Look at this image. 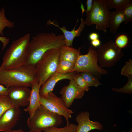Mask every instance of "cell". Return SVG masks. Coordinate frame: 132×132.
I'll use <instances>...</instances> for the list:
<instances>
[{
  "mask_svg": "<svg viewBox=\"0 0 132 132\" xmlns=\"http://www.w3.org/2000/svg\"><path fill=\"white\" fill-rule=\"evenodd\" d=\"M63 34L56 35L52 32H41L33 36L29 43L27 58L24 65L35 67L43 55L51 49L65 45Z\"/></svg>",
  "mask_w": 132,
  "mask_h": 132,
  "instance_id": "6da1fadb",
  "label": "cell"
},
{
  "mask_svg": "<svg viewBox=\"0 0 132 132\" xmlns=\"http://www.w3.org/2000/svg\"><path fill=\"white\" fill-rule=\"evenodd\" d=\"M30 37L28 33L12 42L4 54L0 69H11L25 65Z\"/></svg>",
  "mask_w": 132,
  "mask_h": 132,
  "instance_id": "7a4b0ae2",
  "label": "cell"
},
{
  "mask_svg": "<svg viewBox=\"0 0 132 132\" xmlns=\"http://www.w3.org/2000/svg\"><path fill=\"white\" fill-rule=\"evenodd\" d=\"M36 79L35 66L24 65L11 69H0V84L6 88L31 87Z\"/></svg>",
  "mask_w": 132,
  "mask_h": 132,
  "instance_id": "3957f363",
  "label": "cell"
},
{
  "mask_svg": "<svg viewBox=\"0 0 132 132\" xmlns=\"http://www.w3.org/2000/svg\"><path fill=\"white\" fill-rule=\"evenodd\" d=\"M63 122L62 116L50 111L41 104L33 116L28 118L27 125L30 130L43 131L48 128L57 127Z\"/></svg>",
  "mask_w": 132,
  "mask_h": 132,
  "instance_id": "277c9868",
  "label": "cell"
},
{
  "mask_svg": "<svg viewBox=\"0 0 132 132\" xmlns=\"http://www.w3.org/2000/svg\"><path fill=\"white\" fill-rule=\"evenodd\" d=\"M110 12L107 0H93L92 8L86 13L84 23L88 26L95 24L97 30L106 33L109 27Z\"/></svg>",
  "mask_w": 132,
  "mask_h": 132,
  "instance_id": "5b68a950",
  "label": "cell"
},
{
  "mask_svg": "<svg viewBox=\"0 0 132 132\" xmlns=\"http://www.w3.org/2000/svg\"><path fill=\"white\" fill-rule=\"evenodd\" d=\"M59 48H54L46 52L35 66L37 80L41 85L56 72L59 61Z\"/></svg>",
  "mask_w": 132,
  "mask_h": 132,
  "instance_id": "8992f818",
  "label": "cell"
},
{
  "mask_svg": "<svg viewBox=\"0 0 132 132\" xmlns=\"http://www.w3.org/2000/svg\"><path fill=\"white\" fill-rule=\"evenodd\" d=\"M99 66L108 68L114 66L124 55L121 49L111 40L95 50Z\"/></svg>",
  "mask_w": 132,
  "mask_h": 132,
  "instance_id": "52a82bcc",
  "label": "cell"
},
{
  "mask_svg": "<svg viewBox=\"0 0 132 132\" xmlns=\"http://www.w3.org/2000/svg\"><path fill=\"white\" fill-rule=\"evenodd\" d=\"M74 71L77 73L88 72L99 78L101 75L106 74L108 72L98 65L95 48L92 46L89 48L87 54L79 55L75 64Z\"/></svg>",
  "mask_w": 132,
  "mask_h": 132,
  "instance_id": "ba28073f",
  "label": "cell"
},
{
  "mask_svg": "<svg viewBox=\"0 0 132 132\" xmlns=\"http://www.w3.org/2000/svg\"><path fill=\"white\" fill-rule=\"evenodd\" d=\"M40 101L41 104L49 110L64 116L67 125L69 124V119L71 118V114L73 112L66 107L61 98L58 97L51 92L46 97L40 96Z\"/></svg>",
  "mask_w": 132,
  "mask_h": 132,
  "instance_id": "9c48e42d",
  "label": "cell"
},
{
  "mask_svg": "<svg viewBox=\"0 0 132 132\" xmlns=\"http://www.w3.org/2000/svg\"><path fill=\"white\" fill-rule=\"evenodd\" d=\"M31 89L24 86H12L9 88L7 96L13 105L18 107L28 105Z\"/></svg>",
  "mask_w": 132,
  "mask_h": 132,
  "instance_id": "30bf717a",
  "label": "cell"
},
{
  "mask_svg": "<svg viewBox=\"0 0 132 132\" xmlns=\"http://www.w3.org/2000/svg\"><path fill=\"white\" fill-rule=\"evenodd\" d=\"M70 81L69 84L64 86L60 92L61 98L68 108L71 106L75 99L82 98L85 92L79 88L73 79Z\"/></svg>",
  "mask_w": 132,
  "mask_h": 132,
  "instance_id": "8fae6325",
  "label": "cell"
},
{
  "mask_svg": "<svg viewBox=\"0 0 132 132\" xmlns=\"http://www.w3.org/2000/svg\"><path fill=\"white\" fill-rule=\"evenodd\" d=\"M20 114V108L14 106L6 110L0 117V131L11 130L17 123Z\"/></svg>",
  "mask_w": 132,
  "mask_h": 132,
  "instance_id": "7c38bea8",
  "label": "cell"
},
{
  "mask_svg": "<svg viewBox=\"0 0 132 132\" xmlns=\"http://www.w3.org/2000/svg\"><path fill=\"white\" fill-rule=\"evenodd\" d=\"M77 73L74 72L67 73H61L56 72L51 75L41 86L40 90V95L46 97L48 93L52 92L56 83L62 80L73 79Z\"/></svg>",
  "mask_w": 132,
  "mask_h": 132,
  "instance_id": "4fadbf2b",
  "label": "cell"
},
{
  "mask_svg": "<svg viewBox=\"0 0 132 132\" xmlns=\"http://www.w3.org/2000/svg\"><path fill=\"white\" fill-rule=\"evenodd\" d=\"M90 117V113L88 111L82 112L77 115L75 118L78 123L76 132H88L93 130L103 129L102 124L98 121L91 120Z\"/></svg>",
  "mask_w": 132,
  "mask_h": 132,
  "instance_id": "5bb4252c",
  "label": "cell"
},
{
  "mask_svg": "<svg viewBox=\"0 0 132 132\" xmlns=\"http://www.w3.org/2000/svg\"><path fill=\"white\" fill-rule=\"evenodd\" d=\"M78 21V19H77L75 26L71 31L67 30L66 27L65 26L62 27H59L58 25L54 23L53 21L51 20L48 21L47 24L48 25H53L59 28L63 33L65 45L68 46H72L73 41L75 37H79L80 35L85 26V24L83 18V16H82L80 26L77 29L75 30V28Z\"/></svg>",
  "mask_w": 132,
  "mask_h": 132,
  "instance_id": "9a60e30c",
  "label": "cell"
},
{
  "mask_svg": "<svg viewBox=\"0 0 132 132\" xmlns=\"http://www.w3.org/2000/svg\"><path fill=\"white\" fill-rule=\"evenodd\" d=\"M41 86L37 79L32 83L29 103L28 107L24 110L25 111L29 112L30 117L33 116L36 110L41 104L40 90Z\"/></svg>",
  "mask_w": 132,
  "mask_h": 132,
  "instance_id": "2e32d148",
  "label": "cell"
},
{
  "mask_svg": "<svg viewBox=\"0 0 132 132\" xmlns=\"http://www.w3.org/2000/svg\"><path fill=\"white\" fill-rule=\"evenodd\" d=\"M80 48L76 49L71 46L64 45L59 48V60H65L75 64L81 54Z\"/></svg>",
  "mask_w": 132,
  "mask_h": 132,
  "instance_id": "e0dca14e",
  "label": "cell"
},
{
  "mask_svg": "<svg viewBox=\"0 0 132 132\" xmlns=\"http://www.w3.org/2000/svg\"><path fill=\"white\" fill-rule=\"evenodd\" d=\"M124 21L123 11H114L110 13L109 25L110 32L114 34L121 23Z\"/></svg>",
  "mask_w": 132,
  "mask_h": 132,
  "instance_id": "ac0fdd59",
  "label": "cell"
},
{
  "mask_svg": "<svg viewBox=\"0 0 132 132\" xmlns=\"http://www.w3.org/2000/svg\"><path fill=\"white\" fill-rule=\"evenodd\" d=\"M132 1V0H107V3L109 9H115L116 11H123Z\"/></svg>",
  "mask_w": 132,
  "mask_h": 132,
  "instance_id": "d6986e66",
  "label": "cell"
},
{
  "mask_svg": "<svg viewBox=\"0 0 132 132\" xmlns=\"http://www.w3.org/2000/svg\"><path fill=\"white\" fill-rule=\"evenodd\" d=\"M5 9L4 7L1 8L0 10V36H3L4 29L6 27L12 28L14 26V23L9 20L6 17Z\"/></svg>",
  "mask_w": 132,
  "mask_h": 132,
  "instance_id": "ffe728a7",
  "label": "cell"
},
{
  "mask_svg": "<svg viewBox=\"0 0 132 132\" xmlns=\"http://www.w3.org/2000/svg\"><path fill=\"white\" fill-rule=\"evenodd\" d=\"M75 64L65 60H59L56 72L61 73H67L74 71Z\"/></svg>",
  "mask_w": 132,
  "mask_h": 132,
  "instance_id": "44dd1931",
  "label": "cell"
},
{
  "mask_svg": "<svg viewBox=\"0 0 132 132\" xmlns=\"http://www.w3.org/2000/svg\"><path fill=\"white\" fill-rule=\"evenodd\" d=\"M80 74L89 87L93 86L97 87L102 85L97 78L90 73L83 72H80Z\"/></svg>",
  "mask_w": 132,
  "mask_h": 132,
  "instance_id": "7402d4cb",
  "label": "cell"
},
{
  "mask_svg": "<svg viewBox=\"0 0 132 132\" xmlns=\"http://www.w3.org/2000/svg\"><path fill=\"white\" fill-rule=\"evenodd\" d=\"M77 126L74 124L70 123L63 127H51L44 129L43 131L44 132H76Z\"/></svg>",
  "mask_w": 132,
  "mask_h": 132,
  "instance_id": "603a6c76",
  "label": "cell"
},
{
  "mask_svg": "<svg viewBox=\"0 0 132 132\" xmlns=\"http://www.w3.org/2000/svg\"><path fill=\"white\" fill-rule=\"evenodd\" d=\"M13 106L7 95L0 96V117L6 110Z\"/></svg>",
  "mask_w": 132,
  "mask_h": 132,
  "instance_id": "cb8c5ba5",
  "label": "cell"
},
{
  "mask_svg": "<svg viewBox=\"0 0 132 132\" xmlns=\"http://www.w3.org/2000/svg\"><path fill=\"white\" fill-rule=\"evenodd\" d=\"M127 77V82L123 87L120 88H111L112 90L115 92L127 94H132V76Z\"/></svg>",
  "mask_w": 132,
  "mask_h": 132,
  "instance_id": "d4e9b609",
  "label": "cell"
},
{
  "mask_svg": "<svg viewBox=\"0 0 132 132\" xmlns=\"http://www.w3.org/2000/svg\"><path fill=\"white\" fill-rule=\"evenodd\" d=\"M73 80L79 88L84 91H88L90 89L89 87L81 76L80 73H78L75 75Z\"/></svg>",
  "mask_w": 132,
  "mask_h": 132,
  "instance_id": "484cf974",
  "label": "cell"
},
{
  "mask_svg": "<svg viewBox=\"0 0 132 132\" xmlns=\"http://www.w3.org/2000/svg\"><path fill=\"white\" fill-rule=\"evenodd\" d=\"M128 41L127 36L125 34H122L118 36L116 39L115 43L118 47L121 49L127 46Z\"/></svg>",
  "mask_w": 132,
  "mask_h": 132,
  "instance_id": "4316f807",
  "label": "cell"
},
{
  "mask_svg": "<svg viewBox=\"0 0 132 132\" xmlns=\"http://www.w3.org/2000/svg\"><path fill=\"white\" fill-rule=\"evenodd\" d=\"M124 17V23L126 24L132 21V1L123 11Z\"/></svg>",
  "mask_w": 132,
  "mask_h": 132,
  "instance_id": "83f0119b",
  "label": "cell"
},
{
  "mask_svg": "<svg viewBox=\"0 0 132 132\" xmlns=\"http://www.w3.org/2000/svg\"><path fill=\"white\" fill-rule=\"evenodd\" d=\"M121 74L128 77L132 76V60L129 59L121 70Z\"/></svg>",
  "mask_w": 132,
  "mask_h": 132,
  "instance_id": "f1b7e54d",
  "label": "cell"
},
{
  "mask_svg": "<svg viewBox=\"0 0 132 132\" xmlns=\"http://www.w3.org/2000/svg\"><path fill=\"white\" fill-rule=\"evenodd\" d=\"M9 38L6 37L0 36V41L3 44L2 50L5 48L9 42Z\"/></svg>",
  "mask_w": 132,
  "mask_h": 132,
  "instance_id": "f546056e",
  "label": "cell"
},
{
  "mask_svg": "<svg viewBox=\"0 0 132 132\" xmlns=\"http://www.w3.org/2000/svg\"><path fill=\"white\" fill-rule=\"evenodd\" d=\"M93 0H87L86 2L87 6L86 13L90 11L91 9L93 6Z\"/></svg>",
  "mask_w": 132,
  "mask_h": 132,
  "instance_id": "4dcf8cb0",
  "label": "cell"
},
{
  "mask_svg": "<svg viewBox=\"0 0 132 132\" xmlns=\"http://www.w3.org/2000/svg\"><path fill=\"white\" fill-rule=\"evenodd\" d=\"M8 88L0 84V96L2 95H7Z\"/></svg>",
  "mask_w": 132,
  "mask_h": 132,
  "instance_id": "1f68e13d",
  "label": "cell"
},
{
  "mask_svg": "<svg viewBox=\"0 0 132 132\" xmlns=\"http://www.w3.org/2000/svg\"><path fill=\"white\" fill-rule=\"evenodd\" d=\"M91 43L92 45L94 48L100 46L101 45V42L98 39L91 41Z\"/></svg>",
  "mask_w": 132,
  "mask_h": 132,
  "instance_id": "d6a6232c",
  "label": "cell"
},
{
  "mask_svg": "<svg viewBox=\"0 0 132 132\" xmlns=\"http://www.w3.org/2000/svg\"><path fill=\"white\" fill-rule=\"evenodd\" d=\"M89 38L91 41L98 39L99 36L98 33L95 32L90 33L89 36Z\"/></svg>",
  "mask_w": 132,
  "mask_h": 132,
  "instance_id": "836d02e7",
  "label": "cell"
},
{
  "mask_svg": "<svg viewBox=\"0 0 132 132\" xmlns=\"http://www.w3.org/2000/svg\"><path fill=\"white\" fill-rule=\"evenodd\" d=\"M3 132H24L22 129H20L17 130H11Z\"/></svg>",
  "mask_w": 132,
  "mask_h": 132,
  "instance_id": "e575fe53",
  "label": "cell"
},
{
  "mask_svg": "<svg viewBox=\"0 0 132 132\" xmlns=\"http://www.w3.org/2000/svg\"><path fill=\"white\" fill-rule=\"evenodd\" d=\"M80 7L82 11V15H83L84 12H85L86 11L84 9V6L81 3Z\"/></svg>",
  "mask_w": 132,
  "mask_h": 132,
  "instance_id": "d590c367",
  "label": "cell"
},
{
  "mask_svg": "<svg viewBox=\"0 0 132 132\" xmlns=\"http://www.w3.org/2000/svg\"><path fill=\"white\" fill-rule=\"evenodd\" d=\"M28 132H44L42 131L36 130H30Z\"/></svg>",
  "mask_w": 132,
  "mask_h": 132,
  "instance_id": "8d00e7d4",
  "label": "cell"
},
{
  "mask_svg": "<svg viewBox=\"0 0 132 132\" xmlns=\"http://www.w3.org/2000/svg\"><path fill=\"white\" fill-rule=\"evenodd\" d=\"M107 132L106 131H104V132Z\"/></svg>",
  "mask_w": 132,
  "mask_h": 132,
  "instance_id": "74e56055",
  "label": "cell"
}]
</instances>
